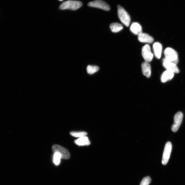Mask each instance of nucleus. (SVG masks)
<instances>
[{"label": "nucleus", "mask_w": 185, "mask_h": 185, "mask_svg": "<svg viewBox=\"0 0 185 185\" xmlns=\"http://www.w3.org/2000/svg\"><path fill=\"white\" fill-rule=\"evenodd\" d=\"M183 118V114L181 112L177 113L174 118V124L172 125V130L173 132H176L178 130L182 123Z\"/></svg>", "instance_id": "obj_8"}, {"label": "nucleus", "mask_w": 185, "mask_h": 185, "mask_svg": "<svg viewBox=\"0 0 185 185\" xmlns=\"http://www.w3.org/2000/svg\"><path fill=\"white\" fill-rule=\"evenodd\" d=\"M138 39L140 42L148 43H152L154 39L153 37L143 32L138 35Z\"/></svg>", "instance_id": "obj_10"}, {"label": "nucleus", "mask_w": 185, "mask_h": 185, "mask_svg": "<svg viewBox=\"0 0 185 185\" xmlns=\"http://www.w3.org/2000/svg\"><path fill=\"white\" fill-rule=\"evenodd\" d=\"M118 14L122 23L126 26L129 27L130 23V17L123 7L119 5L118 6Z\"/></svg>", "instance_id": "obj_1"}, {"label": "nucleus", "mask_w": 185, "mask_h": 185, "mask_svg": "<svg viewBox=\"0 0 185 185\" xmlns=\"http://www.w3.org/2000/svg\"><path fill=\"white\" fill-rule=\"evenodd\" d=\"M142 54L145 62L149 63L153 60L154 55L151 53V47L149 44H146L142 47Z\"/></svg>", "instance_id": "obj_7"}, {"label": "nucleus", "mask_w": 185, "mask_h": 185, "mask_svg": "<svg viewBox=\"0 0 185 185\" xmlns=\"http://www.w3.org/2000/svg\"><path fill=\"white\" fill-rule=\"evenodd\" d=\"M75 142L76 145L80 146H88L90 144L89 140L86 136L75 140Z\"/></svg>", "instance_id": "obj_15"}, {"label": "nucleus", "mask_w": 185, "mask_h": 185, "mask_svg": "<svg viewBox=\"0 0 185 185\" xmlns=\"http://www.w3.org/2000/svg\"><path fill=\"white\" fill-rule=\"evenodd\" d=\"M53 156V162L54 164L56 166L60 164L61 156L60 154L58 153H55Z\"/></svg>", "instance_id": "obj_19"}, {"label": "nucleus", "mask_w": 185, "mask_h": 185, "mask_svg": "<svg viewBox=\"0 0 185 185\" xmlns=\"http://www.w3.org/2000/svg\"><path fill=\"white\" fill-rule=\"evenodd\" d=\"M174 76V73L166 70L162 74L161 79V81L162 83L166 82L172 80Z\"/></svg>", "instance_id": "obj_14"}, {"label": "nucleus", "mask_w": 185, "mask_h": 185, "mask_svg": "<svg viewBox=\"0 0 185 185\" xmlns=\"http://www.w3.org/2000/svg\"><path fill=\"white\" fill-rule=\"evenodd\" d=\"M52 150L54 153L57 152L60 154L62 159L67 160L70 158V155L69 151L63 147L55 144L52 147Z\"/></svg>", "instance_id": "obj_4"}, {"label": "nucleus", "mask_w": 185, "mask_h": 185, "mask_svg": "<svg viewBox=\"0 0 185 185\" xmlns=\"http://www.w3.org/2000/svg\"><path fill=\"white\" fill-rule=\"evenodd\" d=\"M142 69L143 75L147 78H149L151 75V68L149 63L144 62L142 64Z\"/></svg>", "instance_id": "obj_11"}, {"label": "nucleus", "mask_w": 185, "mask_h": 185, "mask_svg": "<svg viewBox=\"0 0 185 185\" xmlns=\"http://www.w3.org/2000/svg\"><path fill=\"white\" fill-rule=\"evenodd\" d=\"M88 6L107 11H109L110 9V6L102 0H95L90 2L88 3Z\"/></svg>", "instance_id": "obj_6"}, {"label": "nucleus", "mask_w": 185, "mask_h": 185, "mask_svg": "<svg viewBox=\"0 0 185 185\" xmlns=\"http://www.w3.org/2000/svg\"><path fill=\"white\" fill-rule=\"evenodd\" d=\"M59 1H64V0H59Z\"/></svg>", "instance_id": "obj_21"}, {"label": "nucleus", "mask_w": 185, "mask_h": 185, "mask_svg": "<svg viewBox=\"0 0 185 185\" xmlns=\"http://www.w3.org/2000/svg\"><path fill=\"white\" fill-rule=\"evenodd\" d=\"M165 58L166 60L177 64L179 62L178 54L177 52L172 48H166L164 51Z\"/></svg>", "instance_id": "obj_2"}, {"label": "nucleus", "mask_w": 185, "mask_h": 185, "mask_svg": "<svg viewBox=\"0 0 185 185\" xmlns=\"http://www.w3.org/2000/svg\"><path fill=\"white\" fill-rule=\"evenodd\" d=\"M153 48L155 57L160 59L161 58L162 51L161 44L158 42H155L153 44Z\"/></svg>", "instance_id": "obj_12"}, {"label": "nucleus", "mask_w": 185, "mask_h": 185, "mask_svg": "<svg viewBox=\"0 0 185 185\" xmlns=\"http://www.w3.org/2000/svg\"><path fill=\"white\" fill-rule=\"evenodd\" d=\"M82 3L80 1H68L63 3L60 6L61 10L69 9L75 10L82 6Z\"/></svg>", "instance_id": "obj_3"}, {"label": "nucleus", "mask_w": 185, "mask_h": 185, "mask_svg": "<svg viewBox=\"0 0 185 185\" xmlns=\"http://www.w3.org/2000/svg\"><path fill=\"white\" fill-rule=\"evenodd\" d=\"M130 29L131 31L136 35H138L140 33H142L141 26L137 23H132Z\"/></svg>", "instance_id": "obj_13"}, {"label": "nucleus", "mask_w": 185, "mask_h": 185, "mask_svg": "<svg viewBox=\"0 0 185 185\" xmlns=\"http://www.w3.org/2000/svg\"><path fill=\"white\" fill-rule=\"evenodd\" d=\"M99 70L98 66H96L88 65L87 67V71L90 75H92L98 72Z\"/></svg>", "instance_id": "obj_17"}, {"label": "nucleus", "mask_w": 185, "mask_h": 185, "mask_svg": "<svg viewBox=\"0 0 185 185\" xmlns=\"http://www.w3.org/2000/svg\"><path fill=\"white\" fill-rule=\"evenodd\" d=\"M162 65L168 71L174 73L179 72V70L177 64L166 60L165 58L162 60Z\"/></svg>", "instance_id": "obj_9"}, {"label": "nucleus", "mask_w": 185, "mask_h": 185, "mask_svg": "<svg viewBox=\"0 0 185 185\" xmlns=\"http://www.w3.org/2000/svg\"><path fill=\"white\" fill-rule=\"evenodd\" d=\"M172 149V145L171 142H168L166 144L162 161V165H165L168 163L171 156Z\"/></svg>", "instance_id": "obj_5"}, {"label": "nucleus", "mask_w": 185, "mask_h": 185, "mask_svg": "<svg viewBox=\"0 0 185 185\" xmlns=\"http://www.w3.org/2000/svg\"><path fill=\"white\" fill-rule=\"evenodd\" d=\"M111 30L114 33H117L121 31L123 29V25L118 23H113L110 25Z\"/></svg>", "instance_id": "obj_16"}, {"label": "nucleus", "mask_w": 185, "mask_h": 185, "mask_svg": "<svg viewBox=\"0 0 185 185\" xmlns=\"http://www.w3.org/2000/svg\"><path fill=\"white\" fill-rule=\"evenodd\" d=\"M151 181V179L150 177H146L143 179L140 185H149Z\"/></svg>", "instance_id": "obj_20"}, {"label": "nucleus", "mask_w": 185, "mask_h": 185, "mask_svg": "<svg viewBox=\"0 0 185 185\" xmlns=\"http://www.w3.org/2000/svg\"><path fill=\"white\" fill-rule=\"evenodd\" d=\"M70 135L76 138H80L86 136L87 135L86 132H71L70 133Z\"/></svg>", "instance_id": "obj_18"}]
</instances>
